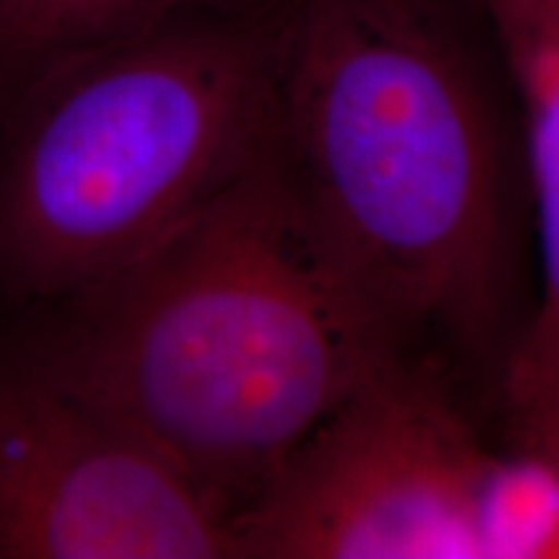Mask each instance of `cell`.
<instances>
[{"label":"cell","mask_w":559,"mask_h":559,"mask_svg":"<svg viewBox=\"0 0 559 559\" xmlns=\"http://www.w3.org/2000/svg\"><path fill=\"white\" fill-rule=\"evenodd\" d=\"M270 158L412 355L489 415L539 300L519 94L481 0H275Z\"/></svg>","instance_id":"6da1fadb"},{"label":"cell","mask_w":559,"mask_h":559,"mask_svg":"<svg viewBox=\"0 0 559 559\" xmlns=\"http://www.w3.org/2000/svg\"><path fill=\"white\" fill-rule=\"evenodd\" d=\"M34 362L153 445L230 523L400 332L270 158L68 293Z\"/></svg>","instance_id":"7a4b0ae2"},{"label":"cell","mask_w":559,"mask_h":559,"mask_svg":"<svg viewBox=\"0 0 559 559\" xmlns=\"http://www.w3.org/2000/svg\"><path fill=\"white\" fill-rule=\"evenodd\" d=\"M275 0H223L5 88L0 272L62 298L135 260L270 143Z\"/></svg>","instance_id":"3957f363"},{"label":"cell","mask_w":559,"mask_h":559,"mask_svg":"<svg viewBox=\"0 0 559 559\" xmlns=\"http://www.w3.org/2000/svg\"><path fill=\"white\" fill-rule=\"evenodd\" d=\"M495 417L438 362L360 383L236 519L239 559H481Z\"/></svg>","instance_id":"277c9868"},{"label":"cell","mask_w":559,"mask_h":559,"mask_svg":"<svg viewBox=\"0 0 559 559\" xmlns=\"http://www.w3.org/2000/svg\"><path fill=\"white\" fill-rule=\"evenodd\" d=\"M0 559H239L171 461L39 362L0 373Z\"/></svg>","instance_id":"5b68a950"},{"label":"cell","mask_w":559,"mask_h":559,"mask_svg":"<svg viewBox=\"0 0 559 559\" xmlns=\"http://www.w3.org/2000/svg\"><path fill=\"white\" fill-rule=\"evenodd\" d=\"M481 3L521 104L539 272L536 313L510 366L500 409L559 415V0Z\"/></svg>","instance_id":"8992f818"},{"label":"cell","mask_w":559,"mask_h":559,"mask_svg":"<svg viewBox=\"0 0 559 559\" xmlns=\"http://www.w3.org/2000/svg\"><path fill=\"white\" fill-rule=\"evenodd\" d=\"M481 559H559V415L502 407L495 415L479 515Z\"/></svg>","instance_id":"52a82bcc"},{"label":"cell","mask_w":559,"mask_h":559,"mask_svg":"<svg viewBox=\"0 0 559 559\" xmlns=\"http://www.w3.org/2000/svg\"><path fill=\"white\" fill-rule=\"evenodd\" d=\"M223 0H0V88L169 13Z\"/></svg>","instance_id":"ba28073f"}]
</instances>
